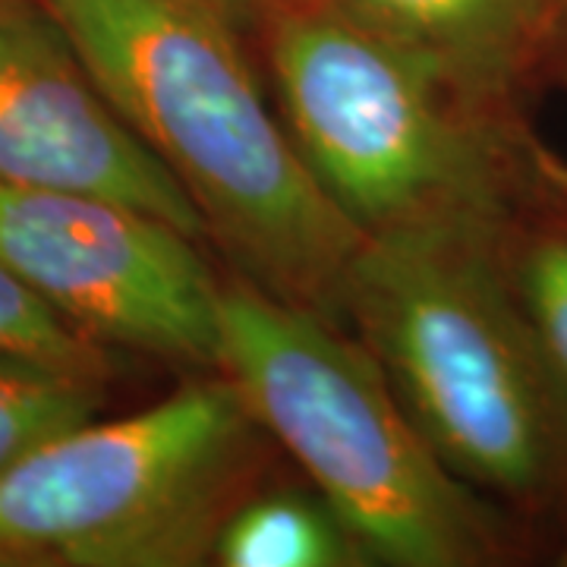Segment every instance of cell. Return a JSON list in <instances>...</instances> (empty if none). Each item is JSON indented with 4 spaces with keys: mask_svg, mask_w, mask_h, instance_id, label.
<instances>
[{
    "mask_svg": "<svg viewBox=\"0 0 567 567\" xmlns=\"http://www.w3.org/2000/svg\"><path fill=\"white\" fill-rule=\"evenodd\" d=\"M218 372L240 388L268 439L300 464L369 561H505L498 507L439 457L344 322L227 275Z\"/></svg>",
    "mask_w": 567,
    "mask_h": 567,
    "instance_id": "cell-4",
    "label": "cell"
},
{
    "mask_svg": "<svg viewBox=\"0 0 567 567\" xmlns=\"http://www.w3.org/2000/svg\"><path fill=\"white\" fill-rule=\"evenodd\" d=\"M252 39L290 140L360 237L505 224L561 164L505 111L328 0H278Z\"/></svg>",
    "mask_w": 567,
    "mask_h": 567,
    "instance_id": "cell-3",
    "label": "cell"
},
{
    "mask_svg": "<svg viewBox=\"0 0 567 567\" xmlns=\"http://www.w3.org/2000/svg\"><path fill=\"white\" fill-rule=\"evenodd\" d=\"M0 183L136 205L205 244L199 212L41 0H0Z\"/></svg>",
    "mask_w": 567,
    "mask_h": 567,
    "instance_id": "cell-7",
    "label": "cell"
},
{
    "mask_svg": "<svg viewBox=\"0 0 567 567\" xmlns=\"http://www.w3.org/2000/svg\"><path fill=\"white\" fill-rule=\"evenodd\" d=\"M212 10H218L224 20L234 22L246 39L256 32V25L262 22V17L278 3V0H203Z\"/></svg>",
    "mask_w": 567,
    "mask_h": 567,
    "instance_id": "cell-14",
    "label": "cell"
},
{
    "mask_svg": "<svg viewBox=\"0 0 567 567\" xmlns=\"http://www.w3.org/2000/svg\"><path fill=\"white\" fill-rule=\"evenodd\" d=\"M199 237L136 205L0 183V259L107 350L221 369L224 278Z\"/></svg>",
    "mask_w": 567,
    "mask_h": 567,
    "instance_id": "cell-6",
    "label": "cell"
},
{
    "mask_svg": "<svg viewBox=\"0 0 567 567\" xmlns=\"http://www.w3.org/2000/svg\"><path fill=\"white\" fill-rule=\"evenodd\" d=\"M536 82H567V0L543 3Z\"/></svg>",
    "mask_w": 567,
    "mask_h": 567,
    "instance_id": "cell-13",
    "label": "cell"
},
{
    "mask_svg": "<svg viewBox=\"0 0 567 567\" xmlns=\"http://www.w3.org/2000/svg\"><path fill=\"white\" fill-rule=\"evenodd\" d=\"M102 379L0 350V476L35 447L102 416Z\"/></svg>",
    "mask_w": 567,
    "mask_h": 567,
    "instance_id": "cell-11",
    "label": "cell"
},
{
    "mask_svg": "<svg viewBox=\"0 0 567 567\" xmlns=\"http://www.w3.org/2000/svg\"><path fill=\"white\" fill-rule=\"evenodd\" d=\"M439 66L476 99L520 111L536 82L546 0H328Z\"/></svg>",
    "mask_w": 567,
    "mask_h": 567,
    "instance_id": "cell-8",
    "label": "cell"
},
{
    "mask_svg": "<svg viewBox=\"0 0 567 567\" xmlns=\"http://www.w3.org/2000/svg\"><path fill=\"white\" fill-rule=\"evenodd\" d=\"M199 212L230 275L341 322L363 237L328 203L246 54L203 0H41Z\"/></svg>",
    "mask_w": 567,
    "mask_h": 567,
    "instance_id": "cell-1",
    "label": "cell"
},
{
    "mask_svg": "<svg viewBox=\"0 0 567 567\" xmlns=\"http://www.w3.org/2000/svg\"><path fill=\"white\" fill-rule=\"evenodd\" d=\"M0 350L35 357L82 375L111 382V350L95 344L0 259Z\"/></svg>",
    "mask_w": 567,
    "mask_h": 567,
    "instance_id": "cell-12",
    "label": "cell"
},
{
    "mask_svg": "<svg viewBox=\"0 0 567 567\" xmlns=\"http://www.w3.org/2000/svg\"><path fill=\"white\" fill-rule=\"evenodd\" d=\"M502 224L363 237L341 322L466 486L520 517L567 507V391L507 278Z\"/></svg>",
    "mask_w": 567,
    "mask_h": 567,
    "instance_id": "cell-2",
    "label": "cell"
},
{
    "mask_svg": "<svg viewBox=\"0 0 567 567\" xmlns=\"http://www.w3.org/2000/svg\"><path fill=\"white\" fill-rule=\"evenodd\" d=\"M275 442L224 372L89 420L0 476V561L196 567L262 486Z\"/></svg>",
    "mask_w": 567,
    "mask_h": 567,
    "instance_id": "cell-5",
    "label": "cell"
},
{
    "mask_svg": "<svg viewBox=\"0 0 567 567\" xmlns=\"http://www.w3.org/2000/svg\"><path fill=\"white\" fill-rule=\"evenodd\" d=\"M212 565L360 567L372 561L316 488L259 486L224 520Z\"/></svg>",
    "mask_w": 567,
    "mask_h": 567,
    "instance_id": "cell-9",
    "label": "cell"
},
{
    "mask_svg": "<svg viewBox=\"0 0 567 567\" xmlns=\"http://www.w3.org/2000/svg\"><path fill=\"white\" fill-rule=\"evenodd\" d=\"M498 246L514 293L567 391V171L511 212Z\"/></svg>",
    "mask_w": 567,
    "mask_h": 567,
    "instance_id": "cell-10",
    "label": "cell"
},
{
    "mask_svg": "<svg viewBox=\"0 0 567 567\" xmlns=\"http://www.w3.org/2000/svg\"><path fill=\"white\" fill-rule=\"evenodd\" d=\"M558 520H561V539H558V551H555L558 558H555V561H558L561 567H567V507H565V514H561Z\"/></svg>",
    "mask_w": 567,
    "mask_h": 567,
    "instance_id": "cell-15",
    "label": "cell"
}]
</instances>
